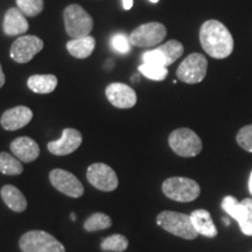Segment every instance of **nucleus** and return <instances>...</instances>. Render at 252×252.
<instances>
[{
	"label": "nucleus",
	"instance_id": "25",
	"mask_svg": "<svg viewBox=\"0 0 252 252\" xmlns=\"http://www.w3.org/2000/svg\"><path fill=\"white\" fill-rule=\"evenodd\" d=\"M128 247V241L125 236L116 234L110 236V237L104 238L100 244V249L103 251H113V252H123Z\"/></svg>",
	"mask_w": 252,
	"mask_h": 252
},
{
	"label": "nucleus",
	"instance_id": "31",
	"mask_svg": "<svg viewBox=\"0 0 252 252\" xmlns=\"http://www.w3.org/2000/svg\"><path fill=\"white\" fill-rule=\"evenodd\" d=\"M143 62L149 63V64L160 65V67H168L165 56L162 55V53L158 48L145 52L143 54Z\"/></svg>",
	"mask_w": 252,
	"mask_h": 252
},
{
	"label": "nucleus",
	"instance_id": "6",
	"mask_svg": "<svg viewBox=\"0 0 252 252\" xmlns=\"http://www.w3.org/2000/svg\"><path fill=\"white\" fill-rule=\"evenodd\" d=\"M19 245L23 252H65L61 242L41 230H33L24 234Z\"/></svg>",
	"mask_w": 252,
	"mask_h": 252
},
{
	"label": "nucleus",
	"instance_id": "12",
	"mask_svg": "<svg viewBox=\"0 0 252 252\" xmlns=\"http://www.w3.org/2000/svg\"><path fill=\"white\" fill-rule=\"evenodd\" d=\"M106 97L113 106L118 109H131L137 104V94L125 83H111L106 87Z\"/></svg>",
	"mask_w": 252,
	"mask_h": 252
},
{
	"label": "nucleus",
	"instance_id": "16",
	"mask_svg": "<svg viewBox=\"0 0 252 252\" xmlns=\"http://www.w3.org/2000/svg\"><path fill=\"white\" fill-rule=\"evenodd\" d=\"M18 7H12L6 12L4 18V33L8 36L23 35L28 31V21Z\"/></svg>",
	"mask_w": 252,
	"mask_h": 252
},
{
	"label": "nucleus",
	"instance_id": "33",
	"mask_svg": "<svg viewBox=\"0 0 252 252\" xmlns=\"http://www.w3.org/2000/svg\"><path fill=\"white\" fill-rule=\"evenodd\" d=\"M5 84V74L4 71H2V68H1V64H0V88Z\"/></svg>",
	"mask_w": 252,
	"mask_h": 252
},
{
	"label": "nucleus",
	"instance_id": "18",
	"mask_svg": "<svg viewBox=\"0 0 252 252\" xmlns=\"http://www.w3.org/2000/svg\"><path fill=\"white\" fill-rule=\"evenodd\" d=\"M1 198L6 206L15 213H24L27 209V200L21 190L15 186L6 185L1 188Z\"/></svg>",
	"mask_w": 252,
	"mask_h": 252
},
{
	"label": "nucleus",
	"instance_id": "8",
	"mask_svg": "<svg viewBox=\"0 0 252 252\" xmlns=\"http://www.w3.org/2000/svg\"><path fill=\"white\" fill-rule=\"evenodd\" d=\"M167 35V30L160 23H147L140 25L128 36L131 46L139 48H151L162 42Z\"/></svg>",
	"mask_w": 252,
	"mask_h": 252
},
{
	"label": "nucleus",
	"instance_id": "34",
	"mask_svg": "<svg viewBox=\"0 0 252 252\" xmlns=\"http://www.w3.org/2000/svg\"><path fill=\"white\" fill-rule=\"evenodd\" d=\"M249 190H250V193L252 194V172L250 174V179H249Z\"/></svg>",
	"mask_w": 252,
	"mask_h": 252
},
{
	"label": "nucleus",
	"instance_id": "17",
	"mask_svg": "<svg viewBox=\"0 0 252 252\" xmlns=\"http://www.w3.org/2000/svg\"><path fill=\"white\" fill-rule=\"evenodd\" d=\"M191 222L195 230L197 231L198 235L206 236V237L214 238L217 236V229L215 224H214L212 216L208 210L204 209H197L194 210L190 214Z\"/></svg>",
	"mask_w": 252,
	"mask_h": 252
},
{
	"label": "nucleus",
	"instance_id": "26",
	"mask_svg": "<svg viewBox=\"0 0 252 252\" xmlns=\"http://www.w3.org/2000/svg\"><path fill=\"white\" fill-rule=\"evenodd\" d=\"M139 71L145 77L150 78L152 81H163L168 75V69L166 67L149 64V63H143V64L139 65Z\"/></svg>",
	"mask_w": 252,
	"mask_h": 252
},
{
	"label": "nucleus",
	"instance_id": "2",
	"mask_svg": "<svg viewBox=\"0 0 252 252\" xmlns=\"http://www.w3.org/2000/svg\"><path fill=\"white\" fill-rule=\"evenodd\" d=\"M157 223L163 230L168 231L169 234L178 236V237L195 239L198 236L193 225V222H191L190 215L166 210V212L160 213L158 215Z\"/></svg>",
	"mask_w": 252,
	"mask_h": 252
},
{
	"label": "nucleus",
	"instance_id": "15",
	"mask_svg": "<svg viewBox=\"0 0 252 252\" xmlns=\"http://www.w3.org/2000/svg\"><path fill=\"white\" fill-rule=\"evenodd\" d=\"M12 153L21 162H32L40 156V147L35 140L30 137H19L11 143Z\"/></svg>",
	"mask_w": 252,
	"mask_h": 252
},
{
	"label": "nucleus",
	"instance_id": "28",
	"mask_svg": "<svg viewBox=\"0 0 252 252\" xmlns=\"http://www.w3.org/2000/svg\"><path fill=\"white\" fill-rule=\"evenodd\" d=\"M222 208L230 217H232L238 222L242 216L243 207H242V203L239 202L237 198H235L234 196H225L222 201Z\"/></svg>",
	"mask_w": 252,
	"mask_h": 252
},
{
	"label": "nucleus",
	"instance_id": "32",
	"mask_svg": "<svg viewBox=\"0 0 252 252\" xmlns=\"http://www.w3.org/2000/svg\"><path fill=\"white\" fill-rule=\"evenodd\" d=\"M123 1V7L126 11H128V9L132 8V6H133V0H122Z\"/></svg>",
	"mask_w": 252,
	"mask_h": 252
},
{
	"label": "nucleus",
	"instance_id": "22",
	"mask_svg": "<svg viewBox=\"0 0 252 252\" xmlns=\"http://www.w3.org/2000/svg\"><path fill=\"white\" fill-rule=\"evenodd\" d=\"M158 49L162 53V55L165 56L167 65H171L174 63L176 60L180 59L181 55H184V46L180 41L176 40H169L166 43L158 47Z\"/></svg>",
	"mask_w": 252,
	"mask_h": 252
},
{
	"label": "nucleus",
	"instance_id": "11",
	"mask_svg": "<svg viewBox=\"0 0 252 252\" xmlns=\"http://www.w3.org/2000/svg\"><path fill=\"white\" fill-rule=\"evenodd\" d=\"M49 180L53 187L67 196L77 198L84 194V187L81 181L74 174L64 169H53L49 173Z\"/></svg>",
	"mask_w": 252,
	"mask_h": 252
},
{
	"label": "nucleus",
	"instance_id": "24",
	"mask_svg": "<svg viewBox=\"0 0 252 252\" xmlns=\"http://www.w3.org/2000/svg\"><path fill=\"white\" fill-rule=\"evenodd\" d=\"M241 203L243 210L237 223L244 235L252 236V198H245Z\"/></svg>",
	"mask_w": 252,
	"mask_h": 252
},
{
	"label": "nucleus",
	"instance_id": "27",
	"mask_svg": "<svg viewBox=\"0 0 252 252\" xmlns=\"http://www.w3.org/2000/svg\"><path fill=\"white\" fill-rule=\"evenodd\" d=\"M17 6L26 17H36L43 11V0H17Z\"/></svg>",
	"mask_w": 252,
	"mask_h": 252
},
{
	"label": "nucleus",
	"instance_id": "29",
	"mask_svg": "<svg viewBox=\"0 0 252 252\" xmlns=\"http://www.w3.org/2000/svg\"><path fill=\"white\" fill-rule=\"evenodd\" d=\"M110 46L111 48L115 50L116 53H119V54H127L131 49V42L128 36L124 35V34L118 33L115 34L110 40Z\"/></svg>",
	"mask_w": 252,
	"mask_h": 252
},
{
	"label": "nucleus",
	"instance_id": "36",
	"mask_svg": "<svg viewBox=\"0 0 252 252\" xmlns=\"http://www.w3.org/2000/svg\"><path fill=\"white\" fill-rule=\"evenodd\" d=\"M71 220H76V216H75V214H71Z\"/></svg>",
	"mask_w": 252,
	"mask_h": 252
},
{
	"label": "nucleus",
	"instance_id": "19",
	"mask_svg": "<svg viewBox=\"0 0 252 252\" xmlns=\"http://www.w3.org/2000/svg\"><path fill=\"white\" fill-rule=\"evenodd\" d=\"M94 46H96V40L90 35L71 39L67 42V49L69 54L76 59L89 58L93 54Z\"/></svg>",
	"mask_w": 252,
	"mask_h": 252
},
{
	"label": "nucleus",
	"instance_id": "5",
	"mask_svg": "<svg viewBox=\"0 0 252 252\" xmlns=\"http://www.w3.org/2000/svg\"><path fill=\"white\" fill-rule=\"evenodd\" d=\"M168 144L173 152L184 158L196 157L202 151V140L190 128H178L169 134Z\"/></svg>",
	"mask_w": 252,
	"mask_h": 252
},
{
	"label": "nucleus",
	"instance_id": "20",
	"mask_svg": "<svg viewBox=\"0 0 252 252\" xmlns=\"http://www.w3.org/2000/svg\"><path fill=\"white\" fill-rule=\"evenodd\" d=\"M27 86L35 94H50L58 87V78L54 75H33L27 80Z\"/></svg>",
	"mask_w": 252,
	"mask_h": 252
},
{
	"label": "nucleus",
	"instance_id": "10",
	"mask_svg": "<svg viewBox=\"0 0 252 252\" xmlns=\"http://www.w3.org/2000/svg\"><path fill=\"white\" fill-rule=\"evenodd\" d=\"M43 41L35 35L18 37L11 47V58L17 63H27L43 48Z\"/></svg>",
	"mask_w": 252,
	"mask_h": 252
},
{
	"label": "nucleus",
	"instance_id": "3",
	"mask_svg": "<svg viewBox=\"0 0 252 252\" xmlns=\"http://www.w3.org/2000/svg\"><path fill=\"white\" fill-rule=\"evenodd\" d=\"M65 32L71 39L90 35L94 27L93 18L82 6L77 4L69 5L63 12Z\"/></svg>",
	"mask_w": 252,
	"mask_h": 252
},
{
	"label": "nucleus",
	"instance_id": "23",
	"mask_svg": "<svg viewBox=\"0 0 252 252\" xmlns=\"http://www.w3.org/2000/svg\"><path fill=\"white\" fill-rule=\"evenodd\" d=\"M112 225V220L108 215L103 213H94L90 217H88L84 222V230L88 232L99 231V230L109 229Z\"/></svg>",
	"mask_w": 252,
	"mask_h": 252
},
{
	"label": "nucleus",
	"instance_id": "13",
	"mask_svg": "<svg viewBox=\"0 0 252 252\" xmlns=\"http://www.w3.org/2000/svg\"><path fill=\"white\" fill-rule=\"evenodd\" d=\"M82 144V134L75 128H64L62 137L58 140L50 141L47 145L48 151L54 156H68L75 152Z\"/></svg>",
	"mask_w": 252,
	"mask_h": 252
},
{
	"label": "nucleus",
	"instance_id": "21",
	"mask_svg": "<svg viewBox=\"0 0 252 252\" xmlns=\"http://www.w3.org/2000/svg\"><path fill=\"white\" fill-rule=\"evenodd\" d=\"M24 171L23 163L7 152H0V173L5 175H19Z\"/></svg>",
	"mask_w": 252,
	"mask_h": 252
},
{
	"label": "nucleus",
	"instance_id": "7",
	"mask_svg": "<svg viewBox=\"0 0 252 252\" xmlns=\"http://www.w3.org/2000/svg\"><path fill=\"white\" fill-rule=\"evenodd\" d=\"M207 58L200 53L188 55L176 70L179 80L187 84H196L204 80L207 75Z\"/></svg>",
	"mask_w": 252,
	"mask_h": 252
},
{
	"label": "nucleus",
	"instance_id": "37",
	"mask_svg": "<svg viewBox=\"0 0 252 252\" xmlns=\"http://www.w3.org/2000/svg\"><path fill=\"white\" fill-rule=\"evenodd\" d=\"M150 1H151V2H153V4H157V2L159 1V0H150Z\"/></svg>",
	"mask_w": 252,
	"mask_h": 252
},
{
	"label": "nucleus",
	"instance_id": "4",
	"mask_svg": "<svg viewBox=\"0 0 252 252\" xmlns=\"http://www.w3.org/2000/svg\"><path fill=\"white\" fill-rule=\"evenodd\" d=\"M162 191L167 197L176 202H191L200 196L201 188L191 179L174 176L163 182Z\"/></svg>",
	"mask_w": 252,
	"mask_h": 252
},
{
	"label": "nucleus",
	"instance_id": "30",
	"mask_svg": "<svg viewBox=\"0 0 252 252\" xmlns=\"http://www.w3.org/2000/svg\"><path fill=\"white\" fill-rule=\"evenodd\" d=\"M236 140L242 149L252 153V124L242 127L236 137Z\"/></svg>",
	"mask_w": 252,
	"mask_h": 252
},
{
	"label": "nucleus",
	"instance_id": "9",
	"mask_svg": "<svg viewBox=\"0 0 252 252\" xmlns=\"http://www.w3.org/2000/svg\"><path fill=\"white\" fill-rule=\"evenodd\" d=\"M87 179L94 188L103 191H112L118 187V176L111 167L105 163L97 162L89 166Z\"/></svg>",
	"mask_w": 252,
	"mask_h": 252
},
{
	"label": "nucleus",
	"instance_id": "14",
	"mask_svg": "<svg viewBox=\"0 0 252 252\" xmlns=\"http://www.w3.org/2000/svg\"><path fill=\"white\" fill-rule=\"evenodd\" d=\"M33 118V112L27 106H15L2 113L0 124L7 131H17L26 126Z\"/></svg>",
	"mask_w": 252,
	"mask_h": 252
},
{
	"label": "nucleus",
	"instance_id": "35",
	"mask_svg": "<svg viewBox=\"0 0 252 252\" xmlns=\"http://www.w3.org/2000/svg\"><path fill=\"white\" fill-rule=\"evenodd\" d=\"M223 220H224L225 225H229V224H230V220H229V219H224Z\"/></svg>",
	"mask_w": 252,
	"mask_h": 252
},
{
	"label": "nucleus",
	"instance_id": "1",
	"mask_svg": "<svg viewBox=\"0 0 252 252\" xmlns=\"http://www.w3.org/2000/svg\"><path fill=\"white\" fill-rule=\"evenodd\" d=\"M200 42L204 52L214 59H226L234 50L231 33L217 20H208L201 26Z\"/></svg>",
	"mask_w": 252,
	"mask_h": 252
}]
</instances>
